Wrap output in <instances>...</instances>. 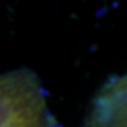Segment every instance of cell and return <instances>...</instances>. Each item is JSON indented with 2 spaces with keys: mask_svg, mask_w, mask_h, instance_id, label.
<instances>
[{
  "mask_svg": "<svg viewBox=\"0 0 127 127\" xmlns=\"http://www.w3.org/2000/svg\"><path fill=\"white\" fill-rule=\"evenodd\" d=\"M86 127H127V75L104 88Z\"/></svg>",
  "mask_w": 127,
  "mask_h": 127,
  "instance_id": "cell-2",
  "label": "cell"
},
{
  "mask_svg": "<svg viewBox=\"0 0 127 127\" xmlns=\"http://www.w3.org/2000/svg\"><path fill=\"white\" fill-rule=\"evenodd\" d=\"M1 127H59L33 73L20 71L2 77Z\"/></svg>",
  "mask_w": 127,
  "mask_h": 127,
  "instance_id": "cell-1",
  "label": "cell"
}]
</instances>
